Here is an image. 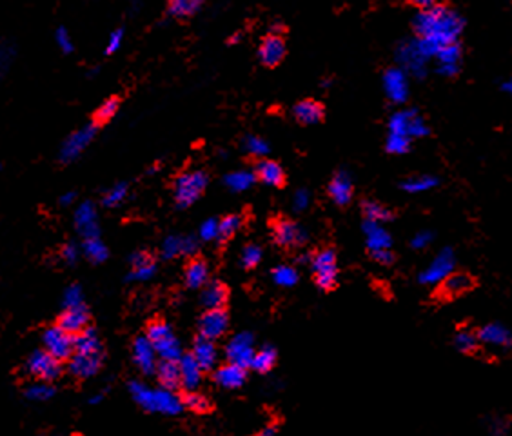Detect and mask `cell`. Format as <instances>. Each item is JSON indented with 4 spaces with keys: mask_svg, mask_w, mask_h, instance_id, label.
Wrapping results in <instances>:
<instances>
[{
    "mask_svg": "<svg viewBox=\"0 0 512 436\" xmlns=\"http://www.w3.org/2000/svg\"><path fill=\"white\" fill-rule=\"evenodd\" d=\"M217 231H218L217 222H207V224L202 227V236L204 239H211L213 235L217 236Z\"/></svg>",
    "mask_w": 512,
    "mask_h": 436,
    "instance_id": "9f6ffc18",
    "label": "cell"
},
{
    "mask_svg": "<svg viewBox=\"0 0 512 436\" xmlns=\"http://www.w3.org/2000/svg\"><path fill=\"white\" fill-rule=\"evenodd\" d=\"M146 337H147V340L155 346V344L162 342V340H165V338L173 337V333H171V328L167 322H164L162 318H156V320H153V322H149V325H147Z\"/></svg>",
    "mask_w": 512,
    "mask_h": 436,
    "instance_id": "ab89813d",
    "label": "cell"
},
{
    "mask_svg": "<svg viewBox=\"0 0 512 436\" xmlns=\"http://www.w3.org/2000/svg\"><path fill=\"white\" fill-rule=\"evenodd\" d=\"M185 286L191 287V289H200L207 284L209 280V268H207V262L204 258L197 257L193 258L191 262L185 266Z\"/></svg>",
    "mask_w": 512,
    "mask_h": 436,
    "instance_id": "83f0119b",
    "label": "cell"
},
{
    "mask_svg": "<svg viewBox=\"0 0 512 436\" xmlns=\"http://www.w3.org/2000/svg\"><path fill=\"white\" fill-rule=\"evenodd\" d=\"M409 2L416 6V8H420V11L429 10V8H433L434 4H438L436 0H409Z\"/></svg>",
    "mask_w": 512,
    "mask_h": 436,
    "instance_id": "680465c9",
    "label": "cell"
},
{
    "mask_svg": "<svg viewBox=\"0 0 512 436\" xmlns=\"http://www.w3.org/2000/svg\"><path fill=\"white\" fill-rule=\"evenodd\" d=\"M327 193H329L331 200L336 206H347L349 202L353 200V179H351V175L347 171H338L329 182Z\"/></svg>",
    "mask_w": 512,
    "mask_h": 436,
    "instance_id": "e0dca14e",
    "label": "cell"
},
{
    "mask_svg": "<svg viewBox=\"0 0 512 436\" xmlns=\"http://www.w3.org/2000/svg\"><path fill=\"white\" fill-rule=\"evenodd\" d=\"M365 233H367V244L371 248V251H378V249H389L390 236L387 235V231H383L374 222H365Z\"/></svg>",
    "mask_w": 512,
    "mask_h": 436,
    "instance_id": "1f68e13d",
    "label": "cell"
},
{
    "mask_svg": "<svg viewBox=\"0 0 512 436\" xmlns=\"http://www.w3.org/2000/svg\"><path fill=\"white\" fill-rule=\"evenodd\" d=\"M276 431H278L276 423H271V426H267L265 429H262L258 435H254V436H274L276 435Z\"/></svg>",
    "mask_w": 512,
    "mask_h": 436,
    "instance_id": "91938a15",
    "label": "cell"
},
{
    "mask_svg": "<svg viewBox=\"0 0 512 436\" xmlns=\"http://www.w3.org/2000/svg\"><path fill=\"white\" fill-rule=\"evenodd\" d=\"M97 215H94V207L91 202H84L82 206L79 207V211L75 215V222L79 225L80 233L85 236V239H97L99 235V227H97Z\"/></svg>",
    "mask_w": 512,
    "mask_h": 436,
    "instance_id": "f1b7e54d",
    "label": "cell"
},
{
    "mask_svg": "<svg viewBox=\"0 0 512 436\" xmlns=\"http://www.w3.org/2000/svg\"><path fill=\"white\" fill-rule=\"evenodd\" d=\"M126 193H127L126 184H117V186H113V188L106 193V197H104V206L108 207L118 206V204L124 200V197H126Z\"/></svg>",
    "mask_w": 512,
    "mask_h": 436,
    "instance_id": "f6af8a7d",
    "label": "cell"
},
{
    "mask_svg": "<svg viewBox=\"0 0 512 436\" xmlns=\"http://www.w3.org/2000/svg\"><path fill=\"white\" fill-rule=\"evenodd\" d=\"M411 145V138L405 135H395V133H390L389 138H387V150L390 153H405V151L409 150Z\"/></svg>",
    "mask_w": 512,
    "mask_h": 436,
    "instance_id": "bcb514c9",
    "label": "cell"
},
{
    "mask_svg": "<svg viewBox=\"0 0 512 436\" xmlns=\"http://www.w3.org/2000/svg\"><path fill=\"white\" fill-rule=\"evenodd\" d=\"M229 300V289L220 280L209 282L202 291V304L207 309H224Z\"/></svg>",
    "mask_w": 512,
    "mask_h": 436,
    "instance_id": "484cf974",
    "label": "cell"
},
{
    "mask_svg": "<svg viewBox=\"0 0 512 436\" xmlns=\"http://www.w3.org/2000/svg\"><path fill=\"white\" fill-rule=\"evenodd\" d=\"M104 351L100 353H73L69 358V373L75 378H90L102 367Z\"/></svg>",
    "mask_w": 512,
    "mask_h": 436,
    "instance_id": "9c48e42d",
    "label": "cell"
},
{
    "mask_svg": "<svg viewBox=\"0 0 512 436\" xmlns=\"http://www.w3.org/2000/svg\"><path fill=\"white\" fill-rule=\"evenodd\" d=\"M292 115H295L296 122H300L302 126H311V124H318L324 120L325 108L318 100L306 99L296 104Z\"/></svg>",
    "mask_w": 512,
    "mask_h": 436,
    "instance_id": "d6986e66",
    "label": "cell"
},
{
    "mask_svg": "<svg viewBox=\"0 0 512 436\" xmlns=\"http://www.w3.org/2000/svg\"><path fill=\"white\" fill-rule=\"evenodd\" d=\"M26 371L40 382H53L62 375V362L49 355L46 349H37L29 355L26 362Z\"/></svg>",
    "mask_w": 512,
    "mask_h": 436,
    "instance_id": "5b68a950",
    "label": "cell"
},
{
    "mask_svg": "<svg viewBox=\"0 0 512 436\" xmlns=\"http://www.w3.org/2000/svg\"><path fill=\"white\" fill-rule=\"evenodd\" d=\"M452 266H454V257H452V251H443L440 257L431 264V268L422 275V282H442L443 278L452 273Z\"/></svg>",
    "mask_w": 512,
    "mask_h": 436,
    "instance_id": "4316f807",
    "label": "cell"
},
{
    "mask_svg": "<svg viewBox=\"0 0 512 436\" xmlns=\"http://www.w3.org/2000/svg\"><path fill=\"white\" fill-rule=\"evenodd\" d=\"M383 88L389 97L390 102L402 104L407 99L409 93V86H407V79H405L404 71L399 70H389L383 76Z\"/></svg>",
    "mask_w": 512,
    "mask_h": 436,
    "instance_id": "44dd1931",
    "label": "cell"
},
{
    "mask_svg": "<svg viewBox=\"0 0 512 436\" xmlns=\"http://www.w3.org/2000/svg\"><path fill=\"white\" fill-rule=\"evenodd\" d=\"M274 364H276V353L273 349H262L256 355H253V360H251V367L262 375L273 369Z\"/></svg>",
    "mask_w": 512,
    "mask_h": 436,
    "instance_id": "f35d334b",
    "label": "cell"
},
{
    "mask_svg": "<svg viewBox=\"0 0 512 436\" xmlns=\"http://www.w3.org/2000/svg\"><path fill=\"white\" fill-rule=\"evenodd\" d=\"M454 346L456 349L467 357H481L484 355V347L479 342L478 329H474L470 324L458 325L454 334Z\"/></svg>",
    "mask_w": 512,
    "mask_h": 436,
    "instance_id": "4fadbf2b",
    "label": "cell"
},
{
    "mask_svg": "<svg viewBox=\"0 0 512 436\" xmlns=\"http://www.w3.org/2000/svg\"><path fill=\"white\" fill-rule=\"evenodd\" d=\"M84 251L85 255H88V258H91L93 262H102V260L108 258V249H106V245L97 239L85 240Z\"/></svg>",
    "mask_w": 512,
    "mask_h": 436,
    "instance_id": "7bdbcfd3",
    "label": "cell"
},
{
    "mask_svg": "<svg viewBox=\"0 0 512 436\" xmlns=\"http://www.w3.org/2000/svg\"><path fill=\"white\" fill-rule=\"evenodd\" d=\"M42 344L49 355L57 358V360H69L75 353V337L66 333L64 329L58 325L47 328L42 334Z\"/></svg>",
    "mask_w": 512,
    "mask_h": 436,
    "instance_id": "52a82bcc",
    "label": "cell"
},
{
    "mask_svg": "<svg viewBox=\"0 0 512 436\" xmlns=\"http://www.w3.org/2000/svg\"><path fill=\"white\" fill-rule=\"evenodd\" d=\"M313 275H315L316 286L324 291H333L338 286V264H336V253L334 249H320L313 257Z\"/></svg>",
    "mask_w": 512,
    "mask_h": 436,
    "instance_id": "277c9868",
    "label": "cell"
},
{
    "mask_svg": "<svg viewBox=\"0 0 512 436\" xmlns=\"http://www.w3.org/2000/svg\"><path fill=\"white\" fill-rule=\"evenodd\" d=\"M207 175L204 171H185V173L179 175L174 179L173 184V193H174V202L179 207H189L191 204L202 197V193L207 188Z\"/></svg>",
    "mask_w": 512,
    "mask_h": 436,
    "instance_id": "7a4b0ae2",
    "label": "cell"
},
{
    "mask_svg": "<svg viewBox=\"0 0 512 436\" xmlns=\"http://www.w3.org/2000/svg\"><path fill=\"white\" fill-rule=\"evenodd\" d=\"M122 38H124L122 29H115L113 33L109 35V42H108V47H106V53L111 55V53L117 51L118 47L122 46Z\"/></svg>",
    "mask_w": 512,
    "mask_h": 436,
    "instance_id": "f5cc1de1",
    "label": "cell"
},
{
    "mask_svg": "<svg viewBox=\"0 0 512 436\" xmlns=\"http://www.w3.org/2000/svg\"><path fill=\"white\" fill-rule=\"evenodd\" d=\"M227 182H229L235 189H245V188H249V184L253 182V177L247 173H236V175H233V177H229Z\"/></svg>",
    "mask_w": 512,
    "mask_h": 436,
    "instance_id": "816d5d0a",
    "label": "cell"
},
{
    "mask_svg": "<svg viewBox=\"0 0 512 436\" xmlns=\"http://www.w3.org/2000/svg\"><path fill=\"white\" fill-rule=\"evenodd\" d=\"M57 325L60 329H64L66 333L73 334H80L82 331L90 328V313L85 309L84 305H76V307H67L64 313L58 316V322Z\"/></svg>",
    "mask_w": 512,
    "mask_h": 436,
    "instance_id": "9a60e30c",
    "label": "cell"
},
{
    "mask_svg": "<svg viewBox=\"0 0 512 436\" xmlns=\"http://www.w3.org/2000/svg\"><path fill=\"white\" fill-rule=\"evenodd\" d=\"M11 56H13V49L8 42H0V75H4L6 70L10 67Z\"/></svg>",
    "mask_w": 512,
    "mask_h": 436,
    "instance_id": "f907efd6",
    "label": "cell"
},
{
    "mask_svg": "<svg viewBox=\"0 0 512 436\" xmlns=\"http://www.w3.org/2000/svg\"><path fill=\"white\" fill-rule=\"evenodd\" d=\"M118 109H120V99L118 97H111V99L104 100L99 108H97V111H94V126H102V124L109 122L111 118H115Z\"/></svg>",
    "mask_w": 512,
    "mask_h": 436,
    "instance_id": "d590c367",
    "label": "cell"
},
{
    "mask_svg": "<svg viewBox=\"0 0 512 436\" xmlns=\"http://www.w3.org/2000/svg\"><path fill=\"white\" fill-rule=\"evenodd\" d=\"M155 346L147 340V337H138L133 344V358H135V364L138 366V369L144 373V375H153L156 371L155 364Z\"/></svg>",
    "mask_w": 512,
    "mask_h": 436,
    "instance_id": "2e32d148",
    "label": "cell"
},
{
    "mask_svg": "<svg viewBox=\"0 0 512 436\" xmlns=\"http://www.w3.org/2000/svg\"><path fill=\"white\" fill-rule=\"evenodd\" d=\"M183 407H188L189 411H193L197 414H207L211 413L213 405L209 403V400L204 396V394L197 393V391H185L183 396L180 398Z\"/></svg>",
    "mask_w": 512,
    "mask_h": 436,
    "instance_id": "d6a6232c",
    "label": "cell"
},
{
    "mask_svg": "<svg viewBox=\"0 0 512 436\" xmlns=\"http://www.w3.org/2000/svg\"><path fill=\"white\" fill-rule=\"evenodd\" d=\"M227 325H229V316H227L226 309H207L198 322L200 337L213 340V342L224 337Z\"/></svg>",
    "mask_w": 512,
    "mask_h": 436,
    "instance_id": "ba28073f",
    "label": "cell"
},
{
    "mask_svg": "<svg viewBox=\"0 0 512 436\" xmlns=\"http://www.w3.org/2000/svg\"><path fill=\"white\" fill-rule=\"evenodd\" d=\"M73 200H75V193H67V195H64V197L60 198V204L67 206V204H71Z\"/></svg>",
    "mask_w": 512,
    "mask_h": 436,
    "instance_id": "94428289",
    "label": "cell"
},
{
    "mask_svg": "<svg viewBox=\"0 0 512 436\" xmlns=\"http://www.w3.org/2000/svg\"><path fill=\"white\" fill-rule=\"evenodd\" d=\"M104 351L94 329L88 328L75 337V353H100Z\"/></svg>",
    "mask_w": 512,
    "mask_h": 436,
    "instance_id": "836d02e7",
    "label": "cell"
},
{
    "mask_svg": "<svg viewBox=\"0 0 512 436\" xmlns=\"http://www.w3.org/2000/svg\"><path fill=\"white\" fill-rule=\"evenodd\" d=\"M155 351L162 360H174L179 362L182 358V351H180V344L174 337L165 338L162 342L155 344Z\"/></svg>",
    "mask_w": 512,
    "mask_h": 436,
    "instance_id": "74e56055",
    "label": "cell"
},
{
    "mask_svg": "<svg viewBox=\"0 0 512 436\" xmlns=\"http://www.w3.org/2000/svg\"><path fill=\"white\" fill-rule=\"evenodd\" d=\"M215 380L226 389H238L247 380V369L244 366L235 364V362H229L226 366L218 367L217 373H215Z\"/></svg>",
    "mask_w": 512,
    "mask_h": 436,
    "instance_id": "ffe728a7",
    "label": "cell"
},
{
    "mask_svg": "<svg viewBox=\"0 0 512 436\" xmlns=\"http://www.w3.org/2000/svg\"><path fill=\"white\" fill-rule=\"evenodd\" d=\"M24 394H26V398L33 400V402H42V400L51 398L55 394V389L47 382H37V384L28 385Z\"/></svg>",
    "mask_w": 512,
    "mask_h": 436,
    "instance_id": "60d3db41",
    "label": "cell"
},
{
    "mask_svg": "<svg viewBox=\"0 0 512 436\" xmlns=\"http://www.w3.org/2000/svg\"><path fill=\"white\" fill-rule=\"evenodd\" d=\"M502 90L505 91L507 95H512V79H507L505 82L502 84Z\"/></svg>",
    "mask_w": 512,
    "mask_h": 436,
    "instance_id": "6125c7cd",
    "label": "cell"
},
{
    "mask_svg": "<svg viewBox=\"0 0 512 436\" xmlns=\"http://www.w3.org/2000/svg\"><path fill=\"white\" fill-rule=\"evenodd\" d=\"M260 260H262V249L254 244L245 245L244 253H242V264H244V268L245 269L256 268L260 264Z\"/></svg>",
    "mask_w": 512,
    "mask_h": 436,
    "instance_id": "ee69618b",
    "label": "cell"
},
{
    "mask_svg": "<svg viewBox=\"0 0 512 436\" xmlns=\"http://www.w3.org/2000/svg\"><path fill=\"white\" fill-rule=\"evenodd\" d=\"M476 287V278L467 271L449 273L436 289V298L442 302H451L467 295Z\"/></svg>",
    "mask_w": 512,
    "mask_h": 436,
    "instance_id": "8992f818",
    "label": "cell"
},
{
    "mask_svg": "<svg viewBox=\"0 0 512 436\" xmlns=\"http://www.w3.org/2000/svg\"><path fill=\"white\" fill-rule=\"evenodd\" d=\"M254 173L262 180L263 184L267 186H273V188H283L286 186V171L276 160L271 159H262L254 164Z\"/></svg>",
    "mask_w": 512,
    "mask_h": 436,
    "instance_id": "ac0fdd59",
    "label": "cell"
},
{
    "mask_svg": "<svg viewBox=\"0 0 512 436\" xmlns=\"http://www.w3.org/2000/svg\"><path fill=\"white\" fill-rule=\"evenodd\" d=\"M429 242H431V235H429V233H420V235L414 239L413 245L414 248H425Z\"/></svg>",
    "mask_w": 512,
    "mask_h": 436,
    "instance_id": "6f0895ef",
    "label": "cell"
},
{
    "mask_svg": "<svg viewBox=\"0 0 512 436\" xmlns=\"http://www.w3.org/2000/svg\"><path fill=\"white\" fill-rule=\"evenodd\" d=\"M371 257L374 258L376 262L383 264V266L395 262V255L390 253L389 249H378V251H371Z\"/></svg>",
    "mask_w": 512,
    "mask_h": 436,
    "instance_id": "db71d44e",
    "label": "cell"
},
{
    "mask_svg": "<svg viewBox=\"0 0 512 436\" xmlns=\"http://www.w3.org/2000/svg\"><path fill=\"white\" fill-rule=\"evenodd\" d=\"M481 347H494L493 351H503L512 347V334L499 324H489L478 329Z\"/></svg>",
    "mask_w": 512,
    "mask_h": 436,
    "instance_id": "5bb4252c",
    "label": "cell"
},
{
    "mask_svg": "<svg viewBox=\"0 0 512 436\" xmlns=\"http://www.w3.org/2000/svg\"><path fill=\"white\" fill-rule=\"evenodd\" d=\"M156 378H158L162 389L176 391L182 387V373L180 364L174 360H162L156 366Z\"/></svg>",
    "mask_w": 512,
    "mask_h": 436,
    "instance_id": "7402d4cb",
    "label": "cell"
},
{
    "mask_svg": "<svg viewBox=\"0 0 512 436\" xmlns=\"http://www.w3.org/2000/svg\"><path fill=\"white\" fill-rule=\"evenodd\" d=\"M195 360L198 362V366L202 367V371H211L217 364V347L213 344V340H207V338L200 337L198 334L197 340L193 344V353Z\"/></svg>",
    "mask_w": 512,
    "mask_h": 436,
    "instance_id": "d4e9b609",
    "label": "cell"
},
{
    "mask_svg": "<svg viewBox=\"0 0 512 436\" xmlns=\"http://www.w3.org/2000/svg\"><path fill=\"white\" fill-rule=\"evenodd\" d=\"M438 180L433 179V177H414V179H409L407 182H404V189L407 193H423L434 188Z\"/></svg>",
    "mask_w": 512,
    "mask_h": 436,
    "instance_id": "b9f144b4",
    "label": "cell"
},
{
    "mask_svg": "<svg viewBox=\"0 0 512 436\" xmlns=\"http://www.w3.org/2000/svg\"><path fill=\"white\" fill-rule=\"evenodd\" d=\"M206 0H167V13L174 19H189L200 11Z\"/></svg>",
    "mask_w": 512,
    "mask_h": 436,
    "instance_id": "f546056e",
    "label": "cell"
},
{
    "mask_svg": "<svg viewBox=\"0 0 512 436\" xmlns=\"http://www.w3.org/2000/svg\"><path fill=\"white\" fill-rule=\"evenodd\" d=\"M273 277L274 280H276V284H280V286H292V284L298 280V275H296L295 269L287 268V266H280V268L274 269Z\"/></svg>",
    "mask_w": 512,
    "mask_h": 436,
    "instance_id": "7dc6e473",
    "label": "cell"
},
{
    "mask_svg": "<svg viewBox=\"0 0 512 436\" xmlns=\"http://www.w3.org/2000/svg\"><path fill=\"white\" fill-rule=\"evenodd\" d=\"M414 31L420 40L427 42L434 49L458 42L463 31V20L454 10L445 4H434L429 10H422L414 17Z\"/></svg>",
    "mask_w": 512,
    "mask_h": 436,
    "instance_id": "6da1fadb",
    "label": "cell"
},
{
    "mask_svg": "<svg viewBox=\"0 0 512 436\" xmlns=\"http://www.w3.org/2000/svg\"><path fill=\"white\" fill-rule=\"evenodd\" d=\"M286 53H287L286 40H283L282 35L273 33V31L263 38L258 49L260 60H262L263 66L267 67H276L278 64L286 58Z\"/></svg>",
    "mask_w": 512,
    "mask_h": 436,
    "instance_id": "30bf717a",
    "label": "cell"
},
{
    "mask_svg": "<svg viewBox=\"0 0 512 436\" xmlns=\"http://www.w3.org/2000/svg\"><path fill=\"white\" fill-rule=\"evenodd\" d=\"M436 58L440 62V73L445 76H454L460 71L461 47L460 44H447L436 51Z\"/></svg>",
    "mask_w": 512,
    "mask_h": 436,
    "instance_id": "603a6c76",
    "label": "cell"
},
{
    "mask_svg": "<svg viewBox=\"0 0 512 436\" xmlns=\"http://www.w3.org/2000/svg\"><path fill=\"white\" fill-rule=\"evenodd\" d=\"M94 131H97V126H94V124H90V126L82 127V129H79L76 133H73V135L64 142V145H62L60 150L62 162H71V160H75L76 156L88 147V144H90L91 138L94 136Z\"/></svg>",
    "mask_w": 512,
    "mask_h": 436,
    "instance_id": "7c38bea8",
    "label": "cell"
},
{
    "mask_svg": "<svg viewBox=\"0 0 512 436\" xmlns=\"http://www.w3.org/2000/svg\"><path fill=\"white\" fill-rule=\"evenodd\" d=\"M55 40H57L58 47H60L64 53H71L73 51V42H71V37L67 33L66 28H58L55 31Z\"/></svg>",
    "mask_w": 512,
    "mask_h": 436,
    "instance_id": "c3c4849f",
    "label": "cell"
},
{
    "mask_svg": "<svg viewBox=\"0 0 512 436\" xmlns=\"http://www.w3.org/2000/svg\"><path fill=\"white\" fill-rule=\"evenodd\" d=\"M131 393L142 407L151 409V411L174 414L179 413L180 405H182V402H180L179 398H174L173 394H171V391L165 389L151 391L147 389V387H144L142 384H137V382H133L131 384Z\"/></svg>",
    "mask_w": 512,
    "mask_h": 436,
    "instance_id": "3957f363",
    "label": "cell"
},
{
    "mask_svg": "<svg viewBox=\"0 0 512 436\" xmlns=\"http://www.w3.org/2000/svg\"><path fill=\"white\" fill-rule=\"evenodd\" d=\"M271 229H273V239L276 245L283 249H292L304 242L302 231L289 218H274L273 224H271Z\"/></svg>",
    "mask_w": 512,
    "mask_h": 436,
    "instance_id": "8fae6325",
    "label": "cell"
},
{
    "mask_svg": "<svg viewBox=\"0 0 512 436\" xmlns=\"http://www.w3.org/2000/svg\"><path fill=\"white\" fill-rule=\"evenodd\" d=\"M64 305L67 307H76V305H82V293L76 286H71L64 295Z\"/></svg>",
    "mask_w": 512,
    "mask_h": 436,
    "instance_id": "681fc988",
    "label": "cell"
},
{
    "mask_svg": "<svg viewBox=\"0 0 512 436\" xmlns=\"http://www.w3.org/2000/svg\"><path fill=\"white\" fill-rule=\"evenodd\" d=\"M244 225V216L242 215H227L218 222L217 236L220 242H227L240 231V227Z\"/></svg>",
    "mask_w": 512,
    "mask_h": 436,
    "instance_id": "e575fe53",
    "label": "cell"
},
{
    "mask_svg": "<svg viewBox=\"0 0 512 436\" xmlns=\"http://www.w3.org/2000/svg\"><path fill=\"white\" fill-rule=\"evenodd\" d=\"M179 364L180 373H182V387L185 391H195L200 385V382H202V367L198 366V362L195 360L191 353L189 355H182Z\"/></svg>",
    "mask_w": 512,
    "mask_h": 436,
    "instance_id": "cb8c5ba5",
    "label": "cell"
},
{
    "mask_svg": "<svg viewBox=\"0 0 512 436\" xmlns=\"http://www.w3.org/2000/svg\"><path fill=\"white\" fill-rule=\"evenodd\" d=\"M131 266H133L131 278H137V280H147L149 277H153V273H155L156 269L153 258H151L149 253H146V251H140V253L133 255Z\"/></svg>",
    "mask_w": 512,
    "mask_h": 436,
    "instance_id": "4dcf8cb0",
    "label": "cell"
},
{
    "mask_svg": "<svg viewBox=\"0 0 512 436\" xmlns=\"http://www.w3.org/2000/svg\"><path fill=\"white\" fill-rule=\"evenodd\" d=\"M76 257H79V249H76L73 244H67L66 248L62 249V258H64L67 264L75 262Z\"/></svg>",
    "mask_w": 512,
    "mask_h": 436,
    "instance_id": "11a10c76",
    "label": "cell"
},
{
    "mask_svg": "<svg viewBox=\"0 0 512 436\" xmlns=\"http://www.w3.org/2000/svg\"><path fill=\"white\" fill-rule=\"evenodd\" d=\"M362 209H363V215H365L367 220L374 222V224L393 220V213H390L386 206L378 204V202L365 200L362 204Z\"/></svg>",
    "mask_w": 512,
    "mask_h": 436,
    "instance_id": "8d00e7d4",
    "label": "cell"
}]
</instances>
